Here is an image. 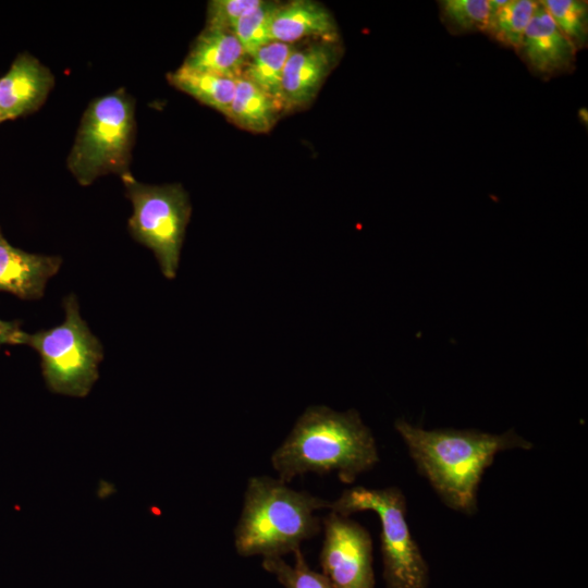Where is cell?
<instances>
[{"mask_svg":"<svg viewBox=\"0 0 588 588\" xmlns=\"http://www.w3.org/2000/svg\"><path fill=\"white\" fill-rule=\"evenodd\" d=\"M394 428L417 471L444 505L466 515L478 511L479 485L494 457L503 451L534 448L514 429L503 433L452 428L426 430L403 418L395 420Z\"/></svg>","mask_w":588,"mask_h":588,"instance_id":"1","label":"cell"},{"mask_svg":"<svg viewBox=\"0 0 588 588\" xmlns=\"http://www.w3.org/2000/svg\"><path fill=\"white\" fill-rule=\"evenodd\" d=\"M379 462L376 439L359 413L324 405L307 407L270 457L278 477L287 483L310 473H335L342 482L353 483Z\"/></svg>","mask_w":588,"mask_h":588,"instance_id":"2","label":"cell"},{"mask_svg":"<svg viewBox=\"0 0 588 588\" xmlns=\"http://www.w3.org/2000/svg\"><path fill=\"white\" fill-rule=\"evenodd\" d=\"M329 501L295 490L279 477L248 478L240 517L233 530L234 549L243 558L283 556L322 530L316 512Z\"/></svg>","mask_w":588,"mask_h":588,"instance_id":"3","label":"cell"},{"mask_svg":"<svg viewBox=\"0 0 588 588\" xmlns=\"http://www.w3.org/2000/svg\"><path fill=\"white\" fill-rule=\"evenodd\" d=\"M135 138V100L124 88H119L88 103L66 167L82 186L107 174L121 179L131 173Z\"/></svg>","mask_w":588,"mask_h":588,"instance_id":"4","label":"cell"},{"mask_svg":"<svg viewBox=\"0 0 588 588\" xmlns=\"http://www.w3.org/2000/svg\"><path fill=\"white\" fill-rule=\"evenodd\" d=\"M63 309L62 323L25 332L23 345L38 353L41 373L51 392L85 397L99 378L103 347L82 318L75 294L64 298Z\"/></svg>","mask_w":588,"mask_h":588,"instance_id":"5","label":"cell"},{"mask_svg":"<svg viewBox=\"0 0 588 588\" xmlns=\"http://www.w3.org/2000/svg\"><path fill=\"white\" fill-rule=\"evenodd\" d=\"M329 511L343 516L375 512L380 520V549L387 588H426L428 566L406 520V500L396 486L370 489L362 486L343 490Z\"/></svg>","mask_w":588,"mask_h":588,"instance_id":"6","label":"cell"},{"mask_svg":"<svg viewBox=\"0 0 588 588\" xmlns=\"http://www.w3.org/2000/svg\"><path fill=\"white\" fill-rule=\"evenodd\" d=\"M121 180L133 207L131 236L154 253L164 278L174 279L192 212L187 192L179 183L145 184L132 173Z\"/></svg>","mask_w":588,"mask_h":588,"instance_id":"7","label":"cell"},{"mask_svg":"<svg viewBox=\"0 0 588 588\" xmlns=\"http://www.w3.org/2000/svg\"><path fill=\"white\" fill-rule=\"evenodd\" d=\"M322 530L319 562L331 588H373L369 531L350 516L332 511L322 517Z\"/></svg>","mask_w":588,"mask_h":588,"instance_id":"8","label":"cell"},{"mask_svg":"<svg viewBox=\"0 0 588 588\" xmlns=\"http://www.w3.org/2000/svg\"><path fill=\"white\" fill-rule=\"evenodd\" d=\"M336 39H321L296 48L284 68L282 106L284 111L307 108L340 59Z\"/></svg>","mask_w":588,"mask_h":588,"instance_id":"9","label":"cell"},{"mask_svg":"<svg viewBox=\"0 0 588 588\" xmlns=\"http://www.w3.org/2000/svg\"><path fill=\"white\" fill-rule=\"evenodd\" d=\"M56 83L53 73L28 52L19 53L0 76L1 122L27 117L41 108Z\"/></svg>","mask_w":588,"mask_h":588,"instance_id":"10","label":"cell"},{"mask_svg":"<svg viewBox=\"0 0 588 588\" xmlns=\"http://www.w3.org/2000/svg\"><path fill=\"white\" fill-rule=\"evenodd\" d=\"M62 265L60 256L33 254L0 240V292L24 301H37Z\"/></svg>","mask_w":588,"mask_h":588,"instance_id":"11","label":"cell"},{"mask_svg":"<svg viewBox=\"0 0 588 588\" xmlns=\"http://www.w3.org/2000/svg\"><path fill=\"white\" fill-rule=\"evenodd\" d=\"M576 49L541 2H538L520 47L530 68L548 76L564 72L574 64Z\"/></svg>","mask_w":588,"mask_h":588,"instance_id":"12","label":"cell"},{"mask_svg":"<svg viewBox=\"0 0 588 588\" xmlns=\"http://www.w3.org/2000/svg\"><path fill=\"white\" fill-rule=\"evenodd\" d=\"M248 56L231 30L204 28L181 66L232 78L242 77Z\"/></svg>","mask_w":588,"mask_h":588,"instance_id":"13","label":"cell"},{"mask_svg":"<svg viewBox=\"0 0 588 588\" xmlns=\"http://www.w3.org/2000/svg\"><path fill=\"white\" fill-rule=\"evenodd\" d=\"M338 25L332 13L314 0L280 3L271 24L273 41L293 44L307 37L336 39Z\"/></svg>","mask_w":588,"mask_h":588,"instance_id":"14","label":"cell"},{"mask_svg":"<svg viewBox=\"0 0 588 588\" xmlns=\"http://www.w3.org/2000/svg\"><path fill=\"white\" fill-rule=\"evenodd\" d=\"M284 112L282 103L244 77L236 79L228 120L242 130L261 134L269 132Z\"/></svg>","mask_w":588,"mask_h":588,"instance_id":"15","label":"cell"},{"mask_svg":"<svg viewBox=\"0 0 588 588\" xmlns=\"http://www.w3.org/2000/svg\"><path fill=\"white\" fill-rule=\"evenodd\" d=\"M167 78L176 89L229 118L237 78L196 72L183 66L168 73Z\"/></svg>","mask_w":588,"mask_h":588,"instance_id":"16","label":"cell"},{"mask_svg":"<svg viewBox=\"0 0 588 588\" xmlns=\"http://www.w3.org/2000/svg\"><path fill=\"white\" fill-rule=\"evenodd\" d=\"M296 48L293 44L269 42L248 58L242 77L282 103L284 68Z\"/></svg>","mask_w":588,"mask_h":588,"instance_id":"17","label":"cell"},{"mask_svg":"<svg viewBox=\"0 0 588 588\" xmlns=\"http://www.w3.org/2000/svg\"><path fill=\"white\" fill-rule=\"evenodd\" d=\"M538 2L511 0L491 12L486 30L504 46L520 49Z\"/></svg>","mask_w":588,"mask_h":588,"instance_id":"18","label":"cell"},{"mask_svg":"<svg viewBox=\"0 0 588 588\" xmlns=\"http://www.w3.org/2000/svg\"><path fill=\"white\" fill-rule=\"evenodd\" d=\"M279 5L280 2L262 0L257 8L244 15L232 29L248 57L273 41L271 24Z\"/></svg>","mask_w":588,"mask_h":588,"instance_id":"19","label":"cell"},{"mask_svg":"<svg viewBox=\"0 0 588 588\" xmlns=\"http://www.w3.org/2000/svg\"><path fill=\"white\" fill-rule=\"evenodd\" d=\"M293 564L282 556L262 559V567L273 574L283 588H331L322 573L311 569L301 549L294 552Z\"/></svg>","mask_w":588,"mask_h":588,"instance_id":"20","label":"cell"},{"mask_svg":"<svg viewBox=\"0 0 588 588\" xmlns=\"http://www.w3.org/2000/svg\"><path fill=\"white\" fill-rule=\"evenodd\" d=\"M540 2L575 47H584L587 41V2L578 0H544Z\"/></svg>","mask_w":588,"mask_h":588,"instance_id":"21","label":"cell"},{"mask_svg":"<svg viewBox=\"0 0 588 588\" xmlns=\"http://www.w3.org/2000/svg\"><path fill=\"white\" fill-rule=\"evenodd\" d=\"M444 22L454 30H486L491 8L487 0H444L440 2Z\"/></svg>","mask_w":588,"mask_h":588,"instance_id":"22","label":"cell"},{"mask_svg":"<svg viewBox=\"0 0 588 588\" xmlns=\"http://www.w3.org/2000/svg\"><path fill=\"white\" fill-rule=\"evenodd\" d=\"M262 0H210L206 11V28L231 30Z\"/></svg>","mask_w":588,"mask_h":588,"instance_id":"23","label":"cell"},{"mask_svg":"<svg viewBox=\"0 0 588 588\" xmlns=\"http://www.w3.org/2000/svg\"><path fill=\"white\" fill-rule=\"evenodd\" d=\"M25 331L20 320L0 319V347L2 345H23Z\"/></svg>","mask_w":588,"mask_h":588,"instance_id":"24","label":"cell"},{"mask_svg":"<svg viewBox=\"0 0 588 588\" xmlns=\"http://www.w3.org/2000/svg\"><path fill=\"white\" fill-rule=\"evenodd\" d=\"M3 237L2 233H1V230H0V240Z\"/></svg>","mask_w":588,"mask_h":588,"instance_id":"25","label":"cell"},{"mask_svg":"<svg viewBox=\"0 0 588 588\" xmlns=\"http://www.w3.org/2000/svg\"><path fill=\"white\" fill-rule=\"evenodd\" d=\"M0 123H2V122H1V119H0Z\"/></svg>","mask_w":588,"mask_h":588,"instance_id":"26","label":"cell"}]
</instances>
